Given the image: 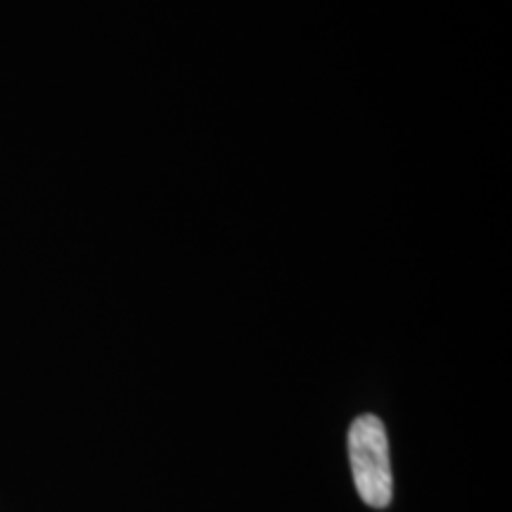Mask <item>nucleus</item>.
Masks as SVG:
<instances>
[{
	"mask_svg": "<svg viewBox=\"0 0 512 512\" xmlns=\"http://www.w3.org/2000/svg\"><path fill=\"white\" fill-rule=\"evenodd\" d=\"M349 465L361 501L384 510L394 498L392 458L384 422L373 413L358 415L347 434Z\"/></svg>",
	"mask_w": 512,
	"mask_h": 512,
	"instance_id": "nucleus-1",
	"label": "nucleus"
}]
</instances>
